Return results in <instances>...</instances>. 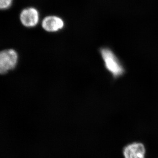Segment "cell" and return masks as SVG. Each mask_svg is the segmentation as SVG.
Masks as SVG:
<instances>
[{"mask_svg":"<svg viewBox=\"0 0 158 158\" xmlns=\"http://www.w3.org/2000/svg\"><path fill=\"white\" fill-rule=\"evenodd\" d=\"M18 55L13 49L0 52V74H3L14 69L18 63Z\"/></svg>","mask_w":158,"mask_h":158,"instance_id":"obj_2","label":"cell"},{"mask_svg":"<svg viewBox=\"0 0 158 158\" xmlns=\"http://www.w3.org/2000/svg\"><path fill=\"white\" fill-rule=\"evenodd\" d=\"M146 149L141 142H134L127 145L123 150L124 158H145Z\"/></svg>","mask_w":158,"mask_h":158,"instance_id":"obj_5","label":"cell"},{"mask_svg":"<svg viewBox=\"0 0 158 158\" xmlns=\"http://www.w3.org/2000/svg\"><path fill=\"white\" fill-rule=\"evenodd\" d=\"M13 0H0V10H6L11 7Z\"/></svg>","mask_w":158,"mask_h":158,"instance_id":"obj_6","label":"cell"},{"mask_svg":"<svg viewBox=\"0 0 158 158\" xmlns=\"http://www.w3.org/2000/svg\"><path fill=\"white\" fill-rule=\"evenodd\" d=\"M44 30L48 32H56L62 30L65 26L64 21L56 15H48L44 19L41 24Z\"/></svg>","mask_w":158,"mask_h":158,"instance_id":"obj_4","label":"cell"},{"mask_svg":"<svg viewBox=\"0 0 158 158\" xmlns=\"http://www.w3.org/2000/svg\"><path fill=\"white\" fill-rule=\"evenodd\" d=\"M107 70L113 77H119L124 74L125 69L119 59L110 49L105 48L100 50Z\"/></svg>","mask_w":158,"mask_h":158,"instance_id":"obj_1","label":"cell"},{"mask_svg":"<svg viewBox=\"0 0 158 158\" xmlns=\"http://www.w3.org/2000/svg\"><path fill=\"white\" fill-rule=\"evenodd\" d=\"M22 24L27 28H33L38 24L40 14L38 10L34 7H29L22 10L20 14Z\"/></svg>","mask_w":158,"mask_h":158,"instance_id":"obj_3","label":"cell"}]
</instances>
